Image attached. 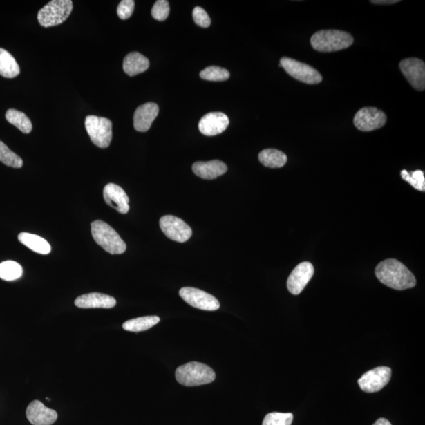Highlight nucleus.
<instances>
[{
    "label": "nucleus",
    "mask_w": 425,
    "mask_h": 425,
    "mask_svg": "<svg viewBox=\"0 0 425 425\" xmlns=\"http://www.w3.org/2000/svg\"><path fill=\"white\" fill-rule=\"evenodd\" d=\"M158 112L160 108L155 103H147L139 106L134 113L135 129L141 133L149 131Z\"/></svg>",
    "instance_id": "17"
},
{
    "label": "nucleus",
    "mask_w": 425,
    "mask_h": 425,
    "mask_svg": "<svg viewBox=\"0 0 425 425\" xmlns=\"http://www.w3.org/2000/svg\"><path fill=\"white\" fill-rule=\"evenodd\" d=\"M73 8L71 0H53L39 10L37 16L39 23L45 28L64 23L69 18Z\"/></svg>",
    "instance_id": "5"
},
{
    "label": "nucleus",
    "mask_w": 425,
    "mask_h": 425,
    "mask_svg": "<svg viewBox=\"0 0 425 425\" xmlns=\"http://www.w3.org/2000/svg\"><path fill=\"white\" fill-rule=\"evenodd\" d=\"M85 128L93 143L106 149L112 140V122L108 118L89 115L85 118Z\"/></svg>",
    "instance_id": "6"
},
{
    "label": "nucleus",
    "mask_w": 425,
    "mask_h": 425,
    "mask_svg": "<svg viewBox=\"0 0 425 425\" xmlns=\"http://www.w3.org/2000/svg\"><path fill=\"white\" fill-rule=\"evenodd\" d=\"M203 80L209 82H225L228 80L230 73L224 68L219 66H209L200 72Z\"/></svg>",
    "instance_id": "28"
},
{
    "label": "nucleus",
    "mask_w": 425,
    "mask_h": 425,
    "mask_svg": "<svg viewBox=\"0 0 425 425\" xmlns=\"http://www.w3.org/2000/svg\"><path fill=\"white\" fill-rule=\"evenodd\" d=\"M104 198L107 205L118 213L126 214L129 211V198L120 186L108 184L104 189Z\"/></svg>",
    "instance_id": "16"
},
{
    "label": "nucleus",
    "mask_w": 425,
    "mask_h": 425,
    "mask_svg": "<svg viewBox=\"0 0 425 425\" xmlns=\"http://www.w3.org/2000/svg\"><path fill=\"white\" fill-rule=\"evenodd\" d=\"M375 274L379 281L395 290H406L417 285L412 272L396 259L383 261L377 266Z\"/></svg>",
    "instance_id": "1"
},
{
    "label": "nucleus",
    "mask_w": 425,
    "mask_h": 425,
    "mask_svg": "<svg viewBox=\"0 0 425 425\" xmlns=\"http://www.w3.org/2000/svg\"><path fill=\"white\" fill-rule=\"evenodd\" d=\"M373 425H393L385 418H379Z\"/></svg>",
    "instance_id": "35"
},
{
    "label": "nucleus",
    "mask_w": 425,
    "mask_h": 425,
    "mask_svg": "<svg viewBox=\"0 0 425 425\" xmlns=\"http://www.w3.org/2000/svg\"><path fill=\"white\" fill-rule=\"evenodd\" d=\"M22 274H23V269L15 261H5L0 263V279L13 281L19 279Z\"/></svg>",
    "instance_id": "26"
},
{
    "label": "nucleus",
    "mask_w": 425,
    "mask_h": 425,
    "mask_svg": "<svg viewBox=\"0 0 425 425\" xmlns=\"http://www.w3.org/2000/svg\"><path fill=\"white\" fill-rule=\"evenodd\" d=\"M26 417L33 425H52L58 419V413L45 406L41 401H32L27 407Z\"/></svg>",
    "instance_id": "15"
},
{
    "label": "nucleus",
    "mask_w": 425,
    "mask_h": 425,
    "mask_svg": "<svg viewBox=\"0 0 425 425\" xmlns=\"http://www.w3.org/2000/svg\"><path fill=\"white\" fill-rule=\"evenodd\" d=\"M229 119L222 112L209 113L198 123L200 131L207 137L223 133L228 128Z\"/></svg>",
    "instance_id": "14"
},
{
    "label": "nucleus",
    "mask_w": 425,
    "mask_h": 425,
    "mask_svg": "<svg viewBox=\"0 0 425 425\" xmlns=\"http://www.w3.org/2000/svg\"><path fill=\"white\" fill-rule=\"evenodd\" d=\"M292 413L274 412L265 417L263 425H292Z\"/></svg>",
    "instance_id": "30"
},
{
    "label": "nucleus",
    "mask_w": 425,
    "mask_h": 425,
    "mask_svg": "<svg viewBox=\"0 0 425 425\" xmlns=\"http://www.w3.org/2000/svg\"><path fill=\"white\" fill-rule=\"evenodd\" d=\"M160 228L169 239L178 243L188 241L191 235V227L183 220L172 215H166L160 219Z\"/></svg>",
    "instance_id": "11"
},
{
    "label": "nucleus",
    "mask_w": 425,
    "mask_h": 425,
    "mask_svg": "<svg viewBox=\"0 0 425 425\" xmlns=\"http://www.w3.org/2000/svg\"><path fill=\"white\" fill-rule=\"evenodd\" d=\"M280 66L283 67L289 75L305 84H317L323 80L321 73L313 66L288 57H283Z\"/></svg>",
    "instance_id": "7"
},
{
    "label": "nucleus",
    "mask_w": 425,
    "mask_h": 425,
    "mask_svg": "<svg viewBox=\"0 0 425 425\" xmlns=\"http://www.w3.org/2000/svg\"><path fill=\"white\" fill-rule=\"evenodd\" d=\"M399 67L402 75L417 91L425 88V64L424 62L416 58L405 59L400 62Z\"/></svg>",
    "instance_id": "12"
},
{
    "label": "nucleus",
    "mask_w": 425,
    "mask_h": 425,
    "mask_svg": "<svg viewBox=\"0 0 425 425\" xmlns=\"http://www.w3.org/2000/svg\"><path fill=\"white\" fill-rule=\"evenodd\" d=\"M353 43L351 34L337 30H320L310 39L312 47L320 53L338 52L348 48Z\"/></svg>",
    "instance_id": "2"
},
{
    "label": "nucleus",
    "mask_w": 425,
    "mask_h": 425,
    "mask_svg": "<svg viewBox=\"0 0 425 425\" xmlns=\"http://www.w3.org/2000/svg\"><path fill=\"white\" fill-rule=\"evenodd\" d=\"M401 177L402 179L409 183L415 189L424 191H425V179L424 173L422 170H416V171L408 172L404 169L401 171Z\"/></svg>",
    "instance_id": "29"
},
{
    "label": "nucleus",
    "mask_w": 425,
    "mask_h": 425,
    "mask_svg": "<svg viewBox=\"0 0 425 425\" xmlns=\"http://www.w3.org/2000/svg\"><path fill=\"white\" fill-rule=\"evenodd\" d=\"M192 170L200 178L213 180L225 174L228 170V167L222 161L213 160L197 162L192 166Z\"/></svg>",
    "instance_id": "19"
},
{
    "label": "nucleus",
    "mask_w": 425,
    "mask_h": 425,
    "mask_svg": "<svg viewBox=\"0 0 425 425\" xmlns=\"http://www.w3.org/2000/svg\"><path fill=\"white\" fill-rule=\"evenodd\" d=\"M193 19L196 23L202 28H208L211 24V18H209L206 10L200 7H196L193 10Z\"/></svg>",
    "instance_id": "33"
},
{
    "label": "nucleus",
    "mask_w": 425,
    "mask_h": 425,
    "mask_svg": "<svg viewBox=\"0 0 425 425\" xmlns=\"http://www.w3.org/2000/svg\"><path fill=\"white\" fill-rule=\"evenodd\" d=\"M19 240L22 245L38 254H48L52 251V247H50L48 241L37 235L21 232L19 235Z\"/></svg>",
    "instance_id": "21"
},
{
    "label": "nucleus",
    "mask_w": 425,
    "mask_h": 425,
    "mask_svg": "<svg viewBox=\"0 0 425 425\" xmlns=\"http://www.w3.org/2000/svg\"><path fill=\"white\" fill-rule=\"evenodd\" d=\"M215 378L216 374L211 367L196 361L180 366L176 370V379L187 387L211 384Z\"/></svg>",
    "instance_id": "3"
},
{
    "label": "nucleus",
    "mask_w": 425,
    "mask_h": 425,
    "mask_svg": "<svg viewBox=\"0 0 425 425\" xmlns=\"http://www.w3.org/2000/svg\"><path fill=\"white\" fill-rule=\"evenodd\" d=\"M314 274V265L308 262L299 264L289 276L287 287L288 291L294 296L301 293Z\"/></svg>",
    "instance_id": "13"
},
{
    "label": "nucleus",
    "mask_w": 425,
    "mask_h": 425,
    "mask_svg": "<svg viewBox=\"0 0 425 425\" xmlns=\"http://www.w3.org/2000/svg\"><path fill=\"white\" fill-rule=\"evenodd\" d=\"M387 116L376 107H364L356 113L354 124L362 132H371L385 126Z\"/></svg>",
    "instance_id": "8"
},
{
    "label": "nucleus",
    "mask_w": 425,
    "mask_h": 425,
    "mask_svg": "<svg viewBox=\"0 0 425 425\" xmlns=\"http://www.w3.org/2000/svg\"><path fill=\"white\" fill-rule=\"evenodd\" d=\"M0 162L6 166L13 168H21L23 166V161L21 158L11 151L3 142L0 141Z\"/></svg>",
    "instance_id": "27"
},
{
    "label": "nucleus",
    "mask_w": 425,
    "mask_h": 425,
    "mask_svg": "<svg viewBox=\"0 0 425 425\" xmlns=\"http://www.w3.org/2000/svg\"><path fill=\"white\" fill-rule=\"evenodd\" d=\"M135 8V2L133 0H122L120 4L118 5L117 10L119 18L122 20H126L132 16Z\"/></svg>",
    "instance_id": "32"
},
{
    "label": "nucleus",
    "mask_w": 425,
    "mask_h": 425,
    "mask_svg": "<svg viewBox=\"0 0 425 425\" xmlns=\"http://www.w3.org/2000/svg\"><path fill=\"white\" fill-rule=\"evenodd\" d=\"M6 119L8 122L18 128L23 133H30L32 129V124L30 119L24 113L10 109L6 113Z\"/></svg>",
    "instance_id": "25"
},
{
    "label": "nucleus",
    "mask_w": 425,
    "mask_h": 425,
    "mask_svg": "<svg viewBox=\"0 0 425 425\" xmlns=\"http://www.w3.org/2000/svg\"><path fill=\"white\" fill-rule=\"evenodd\" d=\"M180 296L194 308L214 311L220 308L218 300L212 294L195 287H183L180 292Z\"/></svg>",
    "instance_id": "10"
},
{
    "label": "nucleus",
    "mask_w": 425,
    "mask_h": 425,
    "mask_svg": "<svg viewBox=\"0 0 425 425\" xmlns=\"http://www.w3.org/2000/svg\"><path fill=\"white\" fill-rule=\"evenodd\" d=\"M169 14V3L167 0H158L151 10L153 18L158 21H165Z\"/></svg>",
    "instance_id": "31"
},
{
    "label": "nucleus",
    "mask_w": 425,
    "mask_h": 425,
    "mask_svg": "<svg viewBox=\"0 0 425 425\" xmlns=\"http://www.w3.org/2000/svg\"><path fill=\"white\" fill-rule=\"evenodd\" d=\"M91 228L95 241L106 252L111 254H121L126 252V243L111 225L98 220L91 224Z\"/></svg>",
    "instance_id": "4"
},
{
    "label": "nucleus",
    "mask_w": 425,
    "mask_h": 425,
    "mask_svg": "<svg viewBox=\"0 0 425 425\" xmlns=\"http://www.w3.org/2000/svg\"><path fill=\"white\" fill-rule=\"evenodd\" d=\"M160 321V317L158 316L141 317L124 322L122 327L124 330L139 332L150 330Z\"/></svg>",
    "instance_id": "24"
},
{
    "label": "nucleus",
    "mask_w": 425,
    "mask_h": 425,
    "mask_svg": "<svg viewBox=\"0 0 425 425\" xmlns=\"http://www.w3.org/2000/svg\"><path fill=\"white\" fill-rule=\"evenodd\" d=\"M75 305L79 308L111 309L116 305V299L105 294L97 292L82 294L75 300Z\"/></svg>",
    "instance_id": "18"
},
{
    "label": "nucleus",
    "mask_w": 425,
    "mask_h": 425,
    "mask_svg": "<svg viewBox=\"0 0 425 425\" xmlns=\"http://www.w3.org/2000/svg\"><path fill=\"white\" fill-rule=\"evenodd\" d=\"M392 370L387 366H379L368 371L359 379V387L363 392H379L390 382Z\"/></svg>",
    "instance_id": "9"
},
{
    "label": "nucleus",
    "mask_w": 425,
    "mask_h": 425,
    "mask_svg": "<svg viewBox=\"0 0 425 425\" xmlns=\"http://www.w3.org/2000/svg\"><path fill=\"white\" fill-rule=\"evenodd\" d=\"M399 2H400L399 0H372V1H371L372 3L377 5H390Z\"/></svg>",
    "instance_id": "34"
},
{
    "label": "nucleus",
    "mask_w": 425,
    "mask_h": 425,
    "mask_svg": "<svg viewBox=\"0 0 425 425\" xmlns=\"http://www.w3.org/2000/svg\"><path fill=\"white\" fill-rule=\"evenodd\" d=\"M20 73V67L13 55L0 48V75L6 78H15Z\"/></svg>",
    "instance_id": "22"
},
{
    "label": "nucleus",
    "mask_w": 425,
    "mask_h": 425,
    "mask_svg": "<svg viewBox=\"0 0 425 425\" xmlns=\"http://www.w3.org/2000/svg\"><path fill=\"white\" fill-rule=\"evenodd\" d=\"M258 160L266 167L281 168L287 163V157L279 150L265 149L259 153Z\"/></svg>",
    "instance_id": "23"
},
{
    "label": "nucleus",
    "mask_w": 425,
    "mask_h": 425,
    "mask_svg": "<svg viewBox=\"0 0 425 425\" xmlns=\"http://www.w3.org/2000/svg\"><path fill=\"white\" fill-rule=\"evenodd\" d=\"M150 66L149 60L138 53H129L124 59L123 70L130 77L145 72Z\"/></svg>",
    "instance_id": "20"
}]
</instances>
